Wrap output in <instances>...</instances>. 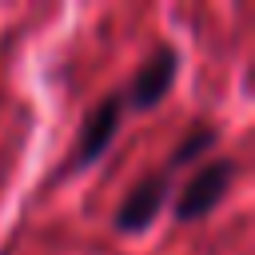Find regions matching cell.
Listing matches in <instances>:
<instances>
[{
    "instance_id": "obj_1",
    "label": "cell",
    "mask_w": 255,
    "mask_h": 255,
    "mask_svg": "<svg viewBox=\"0 0 255 255\" xmlns=\"http://www.w3.org/2000/svg\"><path fill=\"white\" fill-rule=\"evenodd\" d=\"M231 179H235V159H211L207 167H199V171L183 183V191H179V199H175V219H179V223H195V219L211 215V211L223 203Z\"/></svg>"
},
{
    "instance_id": "obj_2",
    "label": "cell",
    "mask_w": 255,
    "mask_h": 255,
    "mask_svg": "<svg viewBox=\"0 0 255 255\" xmlns=\"http://www.w3.org/2000/svg\"><path fill=\"white\" fill-rule=\"evenodd\" d=\"M175 76H179V52L175 48H159L139 72H135V80H131V88H128V108H135V112H147V108H155L167 92H171V84H175Z\"/></svg>"
},
{
    "instance_id": "obj_3",
    "label": "cell",
    "mask_w": 255,
    "mask_h": 255,
    "mask_svg": "<svg viewBox=\"0 0 255 255\" xmlns=\"http://www.w3.org/2000/svg\"><path fill=\"white\" fill-rule=\"evenodd\" d=\"M163 203H167V171L143 175V179L128 191V199L116 207V227H120V231H143V227L159 215Z\"/></svg>"
},
{
    "instance_id": "obj_4",
    "label": "cell",
    "mask_w": 255,
    "mask_h": 255,
    "mask_svg": "<svg viewBox=\"0 0 255 255\" xmlns=\"http://www.w3.org/2000/svg\"><path fill=\"white\" fill-rule=\"evenodd\" d=\"M120 116H124V96H112V100H104V104L84 120L80 147H76V167H88V163H96V159L108 151V143H112L116 131H120Z\"/></svg>"
},
{
    "instance_id": "obj_5",
    "label": "cell",
    "mask_w": 255,
    "mask_h": 255,
    "mask_svg": "<svg viewBox=\"0 0 255 255\" xmlns=\"http://www.w3.org/2000/svg\"><path fill=\"white\" fill-rule=\"evenodd\" d=\"M215 128H195V131H187L183 135V143L171 151V167H183V163H191V159H199L203 151H211L215 147Z\"/></svg>"
}]
</instances>
